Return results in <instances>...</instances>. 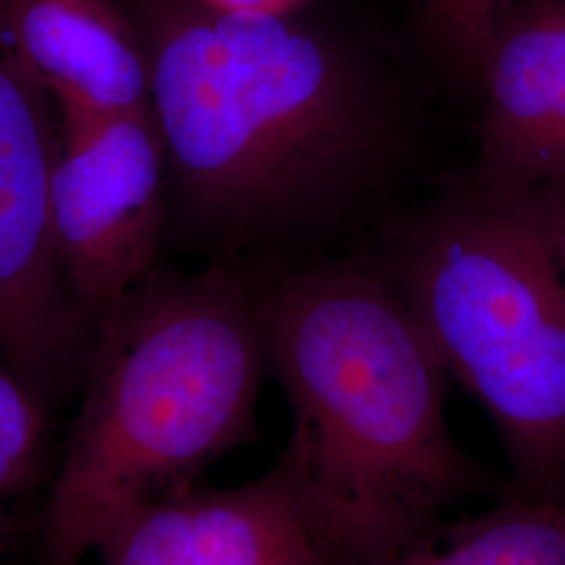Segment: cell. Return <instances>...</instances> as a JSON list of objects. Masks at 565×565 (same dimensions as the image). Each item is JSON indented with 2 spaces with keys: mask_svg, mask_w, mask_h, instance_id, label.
Wrapping results in <instances>:
<instances>
[{
  "mask_svg": "<svg viewBox=\"0 0 565 565\" xmlns=\"http://www.w3.org/2000/svg\"><path fill=\"white\" fill-rule=\"evenodd\" d=\"M256 302L294 411L282 459L306 522L331 565L392 562L482 486L446 425L445 363L394 281L363 264L289 273Z\"/></svg>",
  "mask_w": 565,
  "mask_h": 565,
  "instance_id": "obj_2",
  "label": "cell"
},
{
  "mask_svg": "<svg viewBox=\"0 0 565 565\" xmlns=\"http://www.w3.org/2000/svg\"><path fill=\"white\" fill-rule=\"evenodd\" d=\"M484 93L478 184L518 198L565 191V0L501 13L476 76Z\"/></svg>",
  "mask_w": 565,
  "mask_h": 565,
  "instance_id": "obj_7",
  "label": "cell"
},
{
  "mask_svg": "<svg viewBox=\"0 0 565 565\" xmlns=\"http://www.w3.org/2000/svg\"><path fill=\"white\" fill-rule=\"evenodd\" d=\"M49 102L0 32V361L44 406L74 382L93 342L53 242L60 124Z\"/></svg>",
  "mask_w": 565,
  "mask_h": 565,
  "instance_id": "obj_5",
  "label": "cell"
},
{
  "mask_svg": "<svg viewBox=\"0 0 565 565\" xmlns=\"http://www.w3.org/2000/svg\"><path fill=\"white\" fill-rule=\"evenodd\" d=\"M224 11H281L285 0H203Z\"/></svg>",
  "mask_w": 565,
  "mask_h": 565,
  "instance_id": "obj_14",
  "label": "cell"
},
{
  "mask_svg": "<svg viewBox=\"0 0 565 565\" xmlns=\"http://www.w3.org/2000/svg\"><path fill=\"white\" fill-rule=\"evenodd\" d=\"M95 553L102 565H331L282 457L247 484L193 486L128 513Z\"/></svg>",
  "mask_w": 565,
  "mask_h": 565,
  "instance_id": "obj_8",
  "label": "cell"
},
{
  "mask_svg": "<svg viewBox=\"0 0 565 565\" xmlns=\"http://www.w3.org/2000/svg\"><path fill=\"white\" fill-rule=\"evenodd\" d=\"M385 565H565V499L520 494L473 520L443 522Z\"/></svg>",
  "mask_w": 565,
  "mask_h": 565,
  "instance_id": "obj_10",
  "label": "cell"
},
{
  "mask_svg": "<svg viewBox=\"0 0 565 565\" xmlns=\"http://www.w3.org/2000/svg\"><path fill=\"white\" fill-rule=\"evenodd\" d=\"M536 202L541 203L546 231L551 235V242H553V247L557 252V258L564 266L565 273V191L564 193H553V195H546V198H539Z\"/></svg>",
  "mask_w": 565,
  "mask_h": 565,
  "instance_id": "obj_13",
  "label": "cell"
},
{
  "mask_svg": "<svg viewBox=\"0 0 565 565\" xmlns=\"http://www.w3.org/2000/svg\"><path fill=\"white\" fill-rule=\"evenodd\" d=\"M501 0H422L425 30L438 53L463 74L478 76L501 18Z\"/></svg>",
  "mask_w": 565,
  "mask_h": 565,
  "instance_id": "obj_12",
  "label": "cell"
},
{
  "mask_svg": "<svg viewBox=\"0 0 565 565\" xmlns=\"http://www.w3.org/2000/svg\"><path fill=\"white\" fill-rule=\"evenodd\" d=\"M181 214L223 247L302 237L373 191L396 109L373 67L285 11L135 0Z\"/></svg>",
  "mask_w": 565,
  "mask_h": 565,
  "instance_id": "obj_1",
  "label": "cell"
},
{
  "mask_svg": "<svg viewBox=\"0 0 565 565\" xmlns=\"http://www.w3.org/2000/svg\"><path fill=\"white\" fill-rule=\"evenodd\" d=\"M168 166L149 111L61 116L51 224L82 317L103 315L153 270L166 228Z\"/></svg>",
  "mask_w": 565,
  "mask_h": 565,
  "instance_id": "obj_6",
  "label": "cell"
},
{
  "mask_svg": "<svg viewBox=\"0 0 565 565\" xmlns=\"http://www.w3.org/2000/svg\"><path fill=\"white\" fill-rule=\"evenodd\" d=\"M13 527H15V522L11 518H7V513L0 511V557H2L4 548H7L11 536H13Z\"/></svg>",
  "mask_w": 565,
  "mask_h": 565,
  "instance_id": "obj_15",
  "label": "cell"
},
{
  "mask_svg": "<svg viewBox=\"0 0 565 565\" xmlns=\"http://www.w3.org/2000/svg\"><path fill=\"white\" fill-rule=\"evenodd\" d=\"M390 279L497 425L522 494L565 499V273L541 203L478 184L417 228Z\"/></svg>",
  "mask_w": 565,
  "mask_h": 565,
  "instance_id": "obj_4",
  "label": "cell"
},
{
  "mask_svg": "<svg viewBox=\"0 0 565 565\" xmlns=\"http://www.w3.org/2000/svg\"><path fill=\"white\" fill-rule=\"evenodd\" d=\"M42 438L44 404L0 361V501L34 478Z\"/></svg>",
  "mask_w": 565,
  "mask_h": 565,
  "instance_id": "obj_11",
  "label": "cell"
},
{
  "mask_svg": "<svg viewBox=\"0 0 565 565\" xmlns=\"http://www.w3.org/2000/svg\"><path fill=\"white\" fill-rule=\"evenodd\" d=\"M264 369L256 294L233 270L135 285L93 331L39 565H82L121 518L252 443Z\"/></svg>",
  "mask_w": 565,
  "mask_h": 565,
  "instance_id": "obj_3",
  "label": "cell"
},
{
  "mask_svg": "<svg viewBox=\"0 0 565 565\" xmlns=\"http://www.w3.org/2000/svg\"><path fill=\"white\" fill-rule=\"evenodd\" d=\"M0 32L61 116L151 109L141 32L114 0H0Z\"/></svg>",
  "mask_w": 565,
  "mask_h": 565,
  "instance_id": "obj_9",
  "label": "cell"
}]
</instances>
